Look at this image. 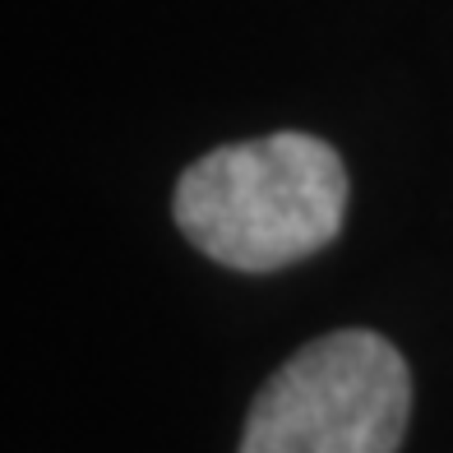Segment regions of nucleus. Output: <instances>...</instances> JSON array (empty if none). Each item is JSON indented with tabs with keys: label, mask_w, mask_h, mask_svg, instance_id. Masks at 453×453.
<instances>
[{
	"label": "nucleus",
	"mask_w": 453,
	"mask_h": 453,
	"mask_svg": "<svg viewBox=\"0 0 453 453\" xmlns=\"http://www.w3.org/2000/svg\"><path fill=\"white\" fill-rule=\"evenodd\" d=\"M342 213L338 153L296 130L203 153L176 185V226L195 250L241 273H273L324 250Z\"/></svg>",
	"instance_id": "1"
},
{
	"label": "nucleus",
	"mask_w": 453,
	"mask_h": 453,
	"mask_svg": "<svg viewBox=\"0 0 453 453\" xmlns=\"http://www.w3.org/2000/svg\"><path fill=\"white\" fill-rule=\"evenodd\" d=\"M411 380L398 347L342 328L305 342L259 388L241 453H398Z\"/></svg>",
	"instance_id": "2"
}]
</instances>
